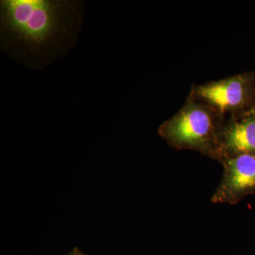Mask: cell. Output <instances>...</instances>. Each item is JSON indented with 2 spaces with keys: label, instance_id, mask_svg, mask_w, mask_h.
<instances>
[{
  "label": "cell",
  "instance_id": "obj_1",
  "mask_svg": "<svg viewBox=\"0 0 255 255\" xmlns=\"http://www.w3.org/2000/svg\"><path fill=\"white\" fill-rule=\"evenodd\" d=\"M84 11L77 0H1V51L26 68L44 70L75 44Z\"/></svg>",
  "mask_w": 255,
  "mask_h": 255
},
{
  "label": "cell",
  "instance_id": "obj_2",
  "mask_svg": "<svg viewBox=\"0 0 255 255\" xmlns=\"http://www.w3.org/2000/svg\"><path fill=\"white\" fill-rule=\"evenodd\" d=\"M226 120L190 92L177 113L161 124L157 133L173 148L195 151L217 160L220 133Z\"/></svg>",
  "mask_w": 255,
  "mask_h": 255
},
{
  "label": "cell",
  "instance_id": "obj_3",
  "mask_svg": "<svg viewBox=\"0 0 255 255\" xmlns=\"http://www.w3.org/2000/svg\"><path fill=\"white\" fill-rule=\"evenodd\" d=\"M190 92L223 119L247 114L255 102V72L193 85Z\"/></svg>",
  "mask_w": 255,
  "mask_h": 255
},
{
  "label": "cell",
  "instance_id": "obj_4",
  "mask_svg": "<svg viewBox=\"0 0 255 255\" xmlns=\"http://www.w3.org/2000/svg\"><path fill=\"white\" fill-rule=\"evenodd\" d=\"M221 164L223 177L211 196V202L236 205L255 194V155L234 156Z\"/></svg>",
  "mask_w": 255,
  "mask_h": 255
},
{
  "label": "cell",
  "instance_id": "obj_5",
  "mask_svg": "<svg viewBox=\"0 0 255 255\" xmlns=\"http://www.w3.org/2000/svg\"><path fill=\"white\" fill-rule=\"evenodd\" d=\"M255 155V117L247 113L225 121L220 133L217 162L234 156Z\"/></svg>",
  "mask_w": 255,
  "mask_h": 255
},
{
  "label": "cell",
  "instance_id": "obj_6",
  "mask_svg": "<svg viewBox=\"0 0 255 255\" xmlns=\"http://www.w3.org/2000/svg\"><path fill=\"white\" fill-rule=\"evenodd\" d=\"M67 255H88L85 254V253H84L83 252H82L81 251H80V250L78 248H74L73 251L70 252V253H68V254Z\"/></svg>",
  "mask_w": 255,
  "mask_h": 255
},
{
  "label": "cell",
  "instance_id": "obj_7",
  "mask_svg": "<svg viewBox=\"0 0 255 255\" xmlns=\"http://www.w3.org/2000/svg\"><path fill=\"white\" fill-rule=\"evenodd\" d=\"M248 113L253 114V115H254L255 117V102L254 103V105H253V107H252L251 111H250Z\"/></svg>",
  "mask_w": 255,
  "mask_h": 255
}]
</instances>
